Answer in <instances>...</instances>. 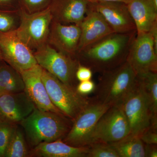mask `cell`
Wrapping results in <instances>:
<instances>
[{
    "label": "cell",
    "instance_id": "e0dca14e",
    "mask_svg": "<svg viewBox=\"0 0 157 157\" xmlns=\"http://www.w3.org/2000/svg\"><path fill=\"white\" fill-rule=\"evenodd\" d=\"M89 3L88 0H52L49 6L53 20L63 24L79 25L85 16Z\"/></svg>",
    "mask_w": 157,
    "mask_h": 157
},
{
    "label": "cell",
    "instance_id": "603a6c76",
    "mask_svg": "<svg viewBox=\"0 0 157 157\" xmlns=\"http://www.w3.org/2000/svg\"><path fill=\"white\" fill-rule=\"evenodd\" d=\"M29 151L27 146L23 132L17 125L11 135L5 157H29Z\"/></svg>",
    "mask_w": 157,
    "mask_h": 157
},
{
    "label": "cell",
    "instance_id": "4fadbf2b",
    "mask_svg": "<svg viewBox=\"0 0 157 157\" xmlns=\"http://www.w3.org/2000/svg\"><path fill=\"white\" fill-rule=\"evenodd\" d=\"M42 70L37 64L20 73L24 83V91L37 109L63 114L51 101L42 80Z\"/></svg>",
    "mask_w": 157,
    "mask_h": 157
},
{
    "label": "cell",
    "instance_id": "52a82bcc",
    "mask_svg": "<svg viewBox=\"0 0 157 157\" xmlns=\"http://www.w3.org/2000/svg\"><path fill=\"white\" fill-rule=\"evenodd\" d=\"M110 106L92 98L89 104L73 121L70 131L63 140L76 147H84L90 144L91 136L101 116Z\"/></svg>",
    "mask_w": 157,
    "mask_h": 157
},
{
    "label": "cell",
    "instance_id": "ffe728a7",
    "mask_svg": "<svg viewBox=\"0 0 157 157\" xmlns=\"http://www.w3.org/2000/svg\"><path fill=\"white\" fill-rule=\"evenodd\" d=\"M137 77L148 104L150 126L157 128V72H147L137 75Z\"/></svg>",
    "mask_w": 157,
    "mask_h": 157
},
{
    "label": "cell",
    "instance_id": "6da1fadb",
    "mask_svg": "<svg viewBox=\"0 0 157 157\" xmlns=\"http://www.w3.org/2000/svg\"><path fill=\"white\" fill-rule=\"evenodd\" d=\"M137 32L113 33L85 47L76 54L80 64L94 73H102L127 61L129 51Z\"/></svg>",
    "mask_w": 157,
    "mask_h": 157
},
{
    "label": "cell",
    "instance_id": "4dcf8cb0",
    "mask_svg": "<svg viewBox=\"0 0 157 157\" xmlns=\"http://www.w3.org/2000/svg\"><path fill=\"white\" fill-rule=\"evenodd\" d=\"M19 5L18 0H0V10L9 11L8 9Z\"/></svg>",
    "mask_w": 157,
    "mask_h": 157
},
{
    "label": "cell",
    "instance_id": "1f68e13d",
    "mask_svg": "<svg viewBox=\"0 0 157 157\" xmlns=\"http://www.w3.org/2000/svg\"><path fill=\"white\" fill-rule=\"evenodd\" d=\"M145 157H157V145L144 144Z\"/></svg>",
    "mask_w": 157,
    "mask_h": 157
},
{
    "label": "cell",
    "instance_id": "d590c367",
    "mask_svg": "<svg viewBox=\"0 0 157 157\" xmlns=\"http://www.w3.org/2000/svg\"><path fill=\"white\" fill-rule=\"evenodd\" d=\"M3 59L2 55V52H1V49H0V62L3 61Z\"/></svg>",
    "mask_w": 157,
    "mask_h": 157
},
{
    "label": "cell",
    "instance_id": "3957f363",
    "mask_svg": "<svg viewBox=\"0 0 157 157\" xmlns=\"http://www.w3.org/2000/svg\"><path fill=\"white\" fill-rule=\"evenodd\" d=\"M101 74L94 98L110 107L122 105L137 84V75L131 66L126 61Z\"/></svg>",
    "mask_w": 157,
    "mask_h": 157
},
{
    "label": "cell",
    "instance_id": "d4e9b609",
    "mask_svg": "<svg viewBox=\"0 0 157 157\" xmlns=\"http://www.w3.org/2000/svg\"><path fill=\"white\" fill-rule=\"evenodd\" d=\"M52 0H18L21 8L32 13L46 9Z\"/></svg>",
    "mask_w": 157,
    "mask_h": 157
},
{
    "label": "cell",
    "instance_id": "484cf974",
    "mask_svg": "<svg viewBox=\"0 0 157 157\" xmlns=\"http://www.w3.org/2000/svg\"><path fill=\"white\" fill-rule=\"evenodd\" d=\"M17 126L6 124H0V157H5L9 140Z\"/></svg>",
    "mask_w": 157,
    "mask_h": 157
},
{
    "label": "cell",
    "instance_id": "d6a6232c",
    "mask_svg": "<svg viewBox=\"0 0 157 157\" xmlns=\"http://www.w3.org/2000/svg\"><path fill=\"white\" fill-rule=\"evenodd\" d=\"M149 32L153 39L155 48L157 50V21L154 24Z\"/></svg>",
    "mask_w": 157,
    "mask_h": 157
},
{
    "label": "cell",
    "instance_id": "9a60e30c",
    "mask_svg": "<svg viewBox=\"0 0 157 157\" xmlns=\"http://www.w3.org/2000/svg\"><path fill=\"white\" fill-rule=\"evenodd\" d=\"M79 26L81 35L77 53L90 44L114 33L106 20L90 3L85 16Z\"/></svg>",
    "mask_w": 157,
    "mask_h": 157
},
{
    "label": "cell",
    "instance_id": "7a4b0ae2",
    "mask_svg": "<svg viewBox=\"0 0 157 157\" xmlns=\"http://www.w3.org/2000/svg\"><path fill=\"white\" fill-rule=\"evenodd\" d=\"M73 121L64 115L35 108L20 123L28 143L34 147L42 142L62 139L70 131Z\"/></svg>",
    "mask_w": 157,
    "mask_h": 157
},
{
    "label": "cell",
    "instance_id": "7402d4cb",
    "mask_svg": "<svg viewBox=\"0 0 157 157\" xmlns=\"http://www.w3.org/2000/svg\"><path fill=\"white\" fill-rule=\"evenodd\" d=\"M109 144L119 157H145L144 144L139 136L130 134L121 140Z\"/></svg>",
    "mask_w": 157,
    "mask_h": 157
},
{
    "label": "cell",
    "instance_id": "d6986e66",
    "mask_svg": "<svg viewBox=\"0 0 157 157\" xmlns=\"http://www.w3.org/2000/svg\"><path fill=\"white\" fill-rule=\"evenodd\" d=\"M88 147L71 146L59 139L50 142H42L29 151V157H87Z\"/></svg>",
    "mask_w": 157,
    "mask_h": 157
},
{
    "label": "cell",
    "instance_id": "5bb4252c",
    "mask_svg": "<svg viewBox=\"0 0 157 157\" xmlns=\"http://www.w3.org/2000/svg\"><path fill=\"white\" fill-rule=\"evenodd\" d=\"M90 4L103 16L114 33H125L136 31L126 3L100 2Z\"/></svg>",
    "mask_w": 157,
    "mask_h": 157
},
{
    "label": "cell",
    "instance_id": "ba28073f",
    "mask_svg": "<svg viewBox=\"0 0 157 157\" xmlns=\"http://www.w3.org/2000/svg\"><path fill=\"white\" fill-rule=\"evenodd\" d=\"M130 134V126L122 106H111L101 116L96 124L90 144L113 143Z\"/></svg>",
    "mask_w": 157,
    "mask_h": 157
},
{
    "label": "cell",
    "instance_id": "9c48e42d",
    "mask_svg": "<svg viewBox=\"0 0 157 157\" xmlns=\"http://www.w3.org/2000/svg\"><path fill=\"white\" fill-rule=\"evenodd\" d=\"M0 49L3 60L18 73L38 64L32 49L18 37L15 29L0 32Z\"/></svg>",
    "mask_w": 157,
    "mask_h": 157
},
{
    "label": "cell",
    "instance_id": "7c38bea8",
    "mask_svg": "<svg viewBox=\"0 0 157 157\" xmlns=\"http://www.w3.org/2000/svg\"><path fill=\"white\" fill-rule=\"evenodd\" d=\"M35 107L25 92L0 96V124L18 125Z\"/></svg>",
    "mask_w": 157,
    "mask_h": 157
},
{
    "label": "cell",
    "instance_id": "836d02e7",
    "mask_svg": "<svg viewBox=\"0 0 157 157\" xmlns=\"http://www.w3.org/2000/svg\"><path fill=\"white\" fill-rule=\"evenodd\" d=\"M90 3H97L100 2H121L127 3L130 0H88Z\"/></svg>",
    "mask_w": 157,
    "mask_h": 157
},
{
    "label": "cell",
    "instance_id": "277c9868",
    "mask_svg": "<svg viewBox=\"0 0 157 157\" xmlns=\"http://www.w3.org/2000/svg\"><path fill=\"white\" fill-rule=\"evenodd\" d=\"M41 76L51 101L72 121L89 104L91 98L78 94L76 89L63 83L42 68Z\"/></svg>",
    "mask_w": 157,
    "mask_h": 157
},
{
    "label": "cell",
    "instance_id": "30bf717a",
    "mask_svg": "<svg viewBox=\"0 0 157 157\" xmlns=\"http://www.w3.org/2000/svg\"><path fill=\"white\" fill-rule=\"evenodd\" d=\"M130 134L140 136L151 126V114L146 98L137 79L135 87L123 103Z\"/></svg>",
    "mask_w": 157,
    "mask_h": 157
},
{
    "label": "cell",
    "instance_id": "2e32d148",
    "mask_svg": "<svg viewBox=\"0 0 157 157\" xmlns=\"http://www.w3.org/2000/svg\"><path fill=\"white\" fill-rule=\"evenodd\" d=\"M80 35L79 25H67L52 20L48 39L59 51L76 58Z\"/></svg>",
    "mask_w": 157,
    "mask_h": 157
},
{
    "label": "cell",
    "instance_id": "8fae6325",
    "mask_svg": "<svg viewBox=\"0 0 157 157\" xmlns=\"http://www.w3.org/2000/svg\"><path fill=\"white\" fill-rule=\"evenodd\" d=\"M127 62L137 75L157 72V50L150 32L137 34L129 51Z\"/></svg>",
    "mask_w": 157,
    "mask_h": 157
},
{
    "label": "cell",
    "instance_id": "ac0fdd59",
    "mask_svg": "<svg viewBox=\"0 0 157 157\" xmlns=\"http://www.w3.org/2000/svg\"><path fill=\"white\" fill-rule=\"evenodd\" d=\"M137 34L148 33L157 21V9L150 0H130L126 3Z\"/></svg>",
    "mask_w": 157,
    "mask_h": 157
},
{
    "label": "cell",
    "instance_id": "8992f818",
    "mask_svg": "<svg viewBox=\"0 0 157 157\" xmlns=\"http://www.w3.org/2000/svg\"><path fill=\"white\" fill-rule=\"evenodd\" d=\"M21 22L15 29L17 36L31 49L39 48L46 44L53 20L50 7L29 13L21 10Z\"/></svg>",
    "mask_w": 157,
    "mask_h": 157
},
{
    "label": "cell",
    "instance_id": "5b68a950",
    "mask_svg": "<svg viewBox=\"0 0 157 157\" xmlns=\"http://www.w3.org/2000/svg\"><path fill=\"white\" fill-rule=\"evenodd\" d=\"M37 64L62 82L75 88L77 85L76 73L79 63L77 59L45 44L34 52Z\"/></svg>",
    "mask_w": 157,
    "mask_h": 157
},
{
    "label": "cell",
    "instance_id": "83f0119b",
    "mask_svg": "<svg viewBox=\"0 0 157 157\" xmlns=\"http://www.w3.org/2000/svg\"><path fill=\"white\" fill-rule=\"evenodd\" d=\"M144 144H157V128L150 127L139 136Z\"/></svg>",
    "mask_w": 157,
    "mask_h": 157
},
{
    "label": "cell",
    "instance_id": "44dd1931",
    "mask_svg": "<svg viewBox=\"0 0 157 157\" xmlns=\"http://www.w3.org/2000/svg\"><path fill=\"white\" fill-rule=\"evenodd\" d=\"M3 61L0 62V96L24 91V83L20 73Z\"/></svg>",
    "mask_w": 157,
    "mask_h": 157
},
{
    "label": "cell",
    "instance_id": "f546056e",
    "mask_svg": "<svg viewBox=\"0 0 157 157\" xmlns=\"http://www.w3.org/2000/svg\"><path fill=\"white\" fill-rule=\"evenodd\" d=\"M93 73L89 68L79 64L76 71V79L79 82L90 80L92 77Z\"/></svg>",
    "mask_w": 157,
    "mask_h": 157
},
{
    "label": "cell",
    "instance_id": "e575fe53",
    "mask_svg": "<svg viewBox=\"0 0 157 157\" xmlns=\"http://www.w3.org/2000/svg\"><path fill=\"white\" fill-rule=\"evenodd\" d=\"M150 1L153 4L155 7L157 9V0H150Z\"/></svg>",
    "mask_w": 157,
    "mask_h": 157
},
{
    "label": "cell",
    "instance_id": "f1b7e54d",
    "mask_svg": "<svg viewBox=\"0 0 157 157\" xmlns=\"http://www.w3.org/2000/svg\"><path fill=\"white\" fill-rule=\"evenodd\" d=\"M96 85L92 80L79 82L76 87L77 92L82 95L86 96L94 92L95 90Z\"/></svg>",
    "mask_w": 157,
    "mask_h": 157
},
{
    "label": "cell",
    "instance_id": "cb8c5ba5",
    "mask_svg": "<svg viewBox=\"0 0 157 157\" xmlns=\"http://www.w3.org/2000/svg\"><path fill=\"white\" fill-rule=\"evenodd\" d=\"M87 157H119L109 144L93 143L88 146Z\"/></svg>",
    "mask_w": 157,
    "mask_h": 157
},
{
    "label": "cell",
    "instance_id": "4316f807",
    "mask_svg": "<svg viewBox=\"0 0 157 157\" xmlns=\"http://www.w3.org/2000/svg\"><path fill=\"white\" fill-rule=\"evenodd\" d=\"M9 11L0 10V32L12 30L14 26V17Z\"/></svg>",
    "mask_w": 157,
    "mask_h": 157
}]
</instances>
